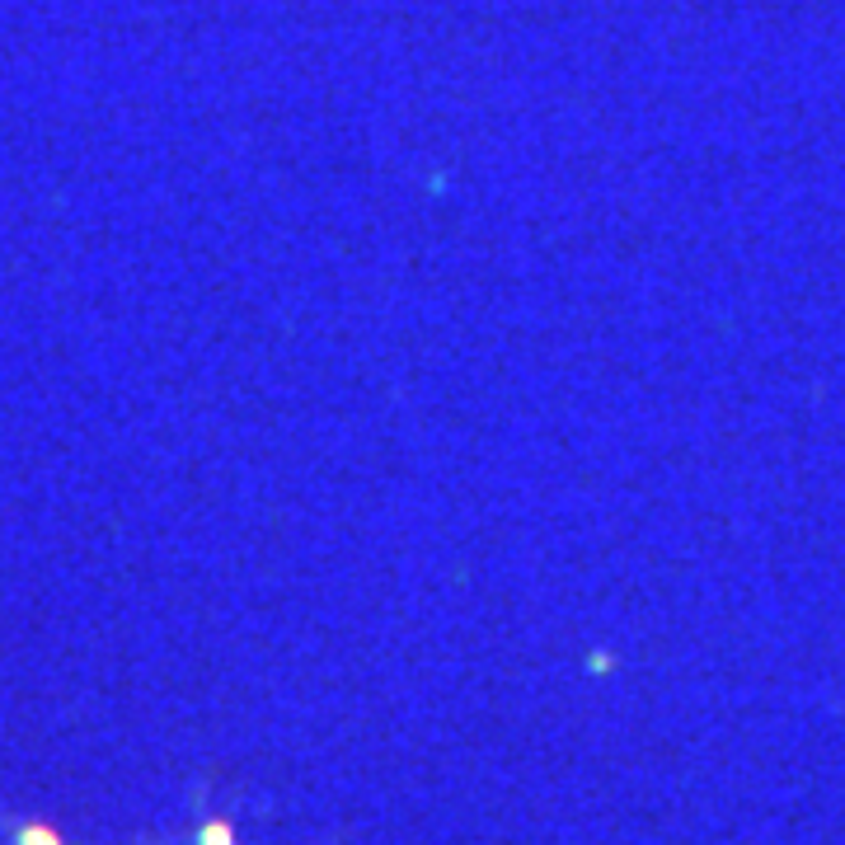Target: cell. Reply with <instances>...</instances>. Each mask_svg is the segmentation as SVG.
Here are the masks:
<instances>
[{"label":"cell","mask_w":845,"mask_h":845,"mask_svg":"<svg viewBox=\"0 0 845 845\" xmlns=\"http://www.w3.org/2000/svg\"><path fill=\"white\" fill-rule=\"evenodd\" d=\"M198 845H235L231 822H221V817H216V822H207V827H202V836H198Z\"/></svg>","instance_id":"2"},{"label":"cell","mask_w":845,"mask_h":845,"mask_svg":"<svg viewBox=\"0 0 845 845\" xmlns=\"http://www.w3.org/2000/svg\"><path fill=\"white\" fill-rule=\"evenodd\" d=\"M19 845H62V831L43 827V822H29V827L19 831Z\"/></svg>","instance_id":"1"}]
</instances>
